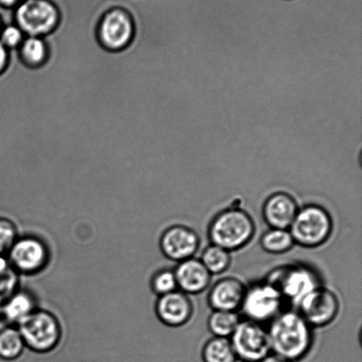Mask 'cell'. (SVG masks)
Returning <instances> with one entry per match:
<instances>
[{
	"label": "cell",
	"mask_w": 362,
	"mask_h": 362,
	"mask_svg": "<svg viewBox=\"0 0 362 362\" xmlns=\"http://www.w3.org/2000/svg\"><path fill=\"white\" fill-rule=\"evenodd\" d=\"M267 331L272 353L287 361L303 360L313 346V328L297 310L280 312Z\"/></svg>",
	"instance_id": "6da1fadb"
},
{
	"label": "cell",
	"mask_w": 362,
	"mask_h": 362,
	"mask_svg": "<svg viewBox=\"0 0 362 362\" xmlns=\"http://www.w3.org/2000/svg\"><path fill=\"white\" fill-rule=\"evenodd\" d=\"M257 225L247 211L239 208L223 209L209 222V242L230 253L243 249L253 240Z\"/></svg>",
	"instance_id": "7a4b0ae2"
},
{
	"label": "cell",
	"mask_w": 362,
	"mask_h": 362,
	"mask_svg": "<svg viewBox=\"0 0 362 362\" xmlns=\"http://www.w3.org/2000/svg\"><path fill=\"white\" fill-rule=\"evenodd\" d=\"M334 229L332 215L324 207L308 204L299 209L289 228L294 244L304 248L325 244Z\"/></svg>",
	"instance_id": "3957f363"
},
{
	"label": "cell",
	"mask_w": 362,
	"mask_h": 362,
	"mask_svg": "<svg viewBox=\"0 0 362 362\" xmlns=\"http://www.w3.org/2000/svg\"><path fill=\"white\" fill-rule=\"evenodd\" d=\"M25 344L32 352L47 353L59 346L62 328L52 312L35 310L17 325Z\"/></svg>",
	"instance_id": "277c9868"
},
{
	"label": "cell",
	"mask_w": 362,
	"mask_h": 362,
	"mask_svg": "<svg viewBox=\"0 0 362 362\" xmlns=\"http://www.w3.org/2000/svg\"><path fill=\"white\" fill-rule=\"evenodd\" d=\"M266 279L279 290L286 303L296 307L305 296L322 285L318 272L310 266L303 264L275 268Z\"/></svg>",
	"instance_id": "5b68a950"
},
{
	"label": "cell",
	"mask_w": 362,
	"mask_h": 362,
	"mask_svg": "<svg viewBox=\"0 0 362 362\" xmlns=\"http://www.w3.org/2000/svg\"><path fill=\"white\" fill-rule=\"evenodd\" d=\"M13 21L25 35L45 38L58 28L60 12L53 0H24L13 10Z\"/></svg>",
	"instance_id": "8992f818"
},
{
	"label": "cell",
	"mask_w": 362,
	"mask_h": 362,
	"mask_svg": "<svg viewBox=\"0 0 362 362\" xmlns=\"http://www.w3.org/2000/svg\"><path fill=\"white\" fill-rule=\"evenodd\" d=\"M285 303L279 290L265 279L247 287L240 311L247 320L262 324L272 321L283 311Z\"/></svg>",
	"instance_id": "52a82bcc"
},
{
	"label": "cell",
	"mask_w": 362,
	"mask_h": 362,
	"mask_svg": "<svg viewBox=\"0 0 362 362\" xmlns=\"http://www.w3.org/2000/svg\"><path fill=\"white\" fill-rule=\"evenodd\" d=\"M134 23L132 14L122 6H113L103 14L98 27V38L108 51L126 49L133 41Z\"/></svg>",
	"instance_id": "ba28073f"
},
{
	"label": "cell",
	"mask_w": 362,
	"mask_h": 362,
	"mask_svg": "<svg viewBox=\"0 0 362 362\" xmlns=\"http://www.w3.org/2000/svg\"><path fill=\"white\" fill-rule=\"evenodd\" d=\"M10 265L18 275H35L47 267L51 253L47 244L40 237H18L6 254Z\"/></svg>",
	"instance_id": "9c48e42d"
},
{
	"label": "cell",
	"mask_w": 362,
	"mask_h": 362,
	"mask_svg": "<svg viewBox=\"0 0 362 362\" xmlns=\"http://www.w3.org/2000/svg\"><path fill=\"white\" fill-rule=\"evenodd\" d=\"M238 361L259 362L272 353L267 329L244 319L230 338Z\"/></svg>",
	"instance_id": "30bf717a"
},
{
	"label": "cell",
	"mask_w": 362,
	"mask_h": 362,
	"mask_svg": "<svg viewBox=\"0 0 362 362\" xmlns=\"http://www.w3.org/2000/svg\"><path fill=\"white\" fill-rule=\"evenodd\" d=\"M297 308L312 328H324L336 320L340 303L334 292L321 285L305 296Z\"/></svg>",
	"instance_id": "8fae6325"
},
{
	"label": "cell",
	"mask_w": 362,
	"mask_h": 362,
	"mask_svg": "<svg viewBox=\"0 0 362 362\" xmlns=\"http://www.w3.org/2000/svg\"><path fill=\"white\" fill-rule=\"evenodd\" d=\"M159 246L165 257L179 264L194 257L200 248L201 239L190 227L176 225L163 232Z\"/></svg>",
	"instance_id": "7c38bea8"
},
{
	"label": "cell",
	"mask_w": 362,
	"mask_h": 362,
	"mask_svg": "<svg viewBox=\"0 0 362 362\" xmlns=\"http://www.w3.org/2000/svg\"><path fill=\"white\" fill-rule=\"evenodd\" d=\"M155 311L163 324L171 328H180L186 325L193 317L194 304L187 294L176 290L159 296Z\"/></svg>",
	"instance_id": "4fadbf2b"
},
{
	"label": "cell",
	"mask_w": 362,
	"mask_h": 362,
	"mask_svg": "<svg viewBox=\"0 0 362 362\" xmlns=\"http://www.w3.org/2000/svg\"><path fill=\"white\" fill-rule=\"evenodd\" d=\"M247 286L240 279L228 276L218 280L208 293V304L212 311L239 312Z\"/></svg>",
	"instance_id": "5bb4252c"
},
{
	"label": "cell",
	"mask_w": 362,
	"mask_h": 362,
	"mask_svg": "<svg viewBox=\"0 0 362 362\" xmlns=\"http://www.w3.org/2000/svg\"><path fill=\"white\" fill-rule=\"evenodd\" d=\"M296 198L279 191L271 195L262 205V217L269 228L289 230L299 211Z\"/></svg>",
	"instance_id": "9a60e30c"
},
{
	"label": "cell",
	"mask_w": 362,
	"mask_h": 362,
	"mask_svg": "<svg viewBox=\"0 0 362 362\" xmlns=\"http://www.w3.org/2000/svg\"><path fill=\"white\" fill-rule=\"evenodd\" d=\"M173 271L178 290L188 296L204 293L211 285L212 275L200 259L193 257L180 261Z\"/></svg>",
	"instance_id": "2e32d148"
},
{
	"label": "cell",
	"mask_w": 362,
	"mask_h": 362,
	"mask_svg": "<svg viewBox=\"0 0 362 362\" xmlns=\"http://www.w3.org/2000/svg\"><path fill=\"white\" fill-rule=\"evenodd\" d=\"M37 310V300L30 290L17 289L4 303L0 317L9 325L17 326Z\"/></svg>",
	"instance_id": "e0dca14e"
},
{
	"label": "cell",
	"mask_w": 362,
	"mask_h": 362,
	"mask_svg": "<svg viewBox=\"0 0 362 362\" xmlns=\"http://www.w3.org/2000/svg\"><path fill=\"white\" fill-rule=\"evenodd\" d=\"M17 52L21 62L30 69L44 65L48 59V47L44 38L26 35Z\"/></svg>",
	"instance_id": "ac0fdd59"
},
{
	"label": "cell",
	"mask_w": 362,
	"mask_h": 362,
	"mask_svg": "<svg viewBox=\"0 0 362 362\" xmlns=\"http://www.w3.org/2000/svg\"><path fill=\"white\" fill-rule=\"evenodd\" d=\"M202 357L204 362H237L230 339L213 336L205 343Z\"/></svg>",
	"instance_id": "d6986e66"
},
{
	"label": "cell",
	"mask_w": 362,
	"mask_h": 362,
	"mask_svg": "<svg viewBox=\"0 0 362 362\" xmlns=\"http://www.w3.org/2000/svg\"><path fill=\"white\" fill-rule=\"evenodd\" d=\"M240 321L238 312L214 310L209 315L207 325L213 336L229 339Z\"/></svg>",
	"instance_id": "ffe728a7"
},
{
	"label": "cell",
	"mask_w": 362,
	"mask_h": 362,
	"mask_svg": "<svg viewBox=\"0 0 362 362\" xmlns=\"http://www.w3.org/2000/svg\"><path fill=\"white\" fill-rule=\"evenodd\" d=\"M262 249L271 254H282L293 249L294 241L289 230L269 228L260 239Z\"/></svg>",
	"instance_id": "44dd1931"
},
{
	"label": "cell",
	"mask_w": 362,
	"mask_h": 362,
	"mask_svg": "<svg viewBox=\"0 0 362 362\" xmlns=\"http://www.w3.org/2000/svg\"><path fill=\"white\" fill-rule=\"evenodd\" d=\"M25 344L17 326L9 325L0 331V358L5 361L18 359L23 354Z\"/></svg>",
	"instance_id": "7402d4cb"
},
{
	"label": "cell",
	"mask_w": 362,
	"mask_h": 362,
	"mask_svg": "<svg viewBox=\"0 0 362 362\" xmlns=\"http://www.w3.org/2000/svg\"><path fill=\"white\" fill-rule=\"evenodd\" d=\"M200 260L212 276L223 274L232 264L230 251L212 244L202 251Z\"/></svg>",
	"instance_id": "603a6c76"
},
{
	"label": "cell",
	"mask_w": 362,
	"mask_h": 362,
	"mask_svg": "<svg viewBox=\"0 0 362 362\" xmlns=\"http://www.w3.org/2000/svg\"><path fill=\"white\" fill-rule=\"evenodd\" d=\"M152 292L163 296L178 290L175 273L173 269L164 268L156 272L151 281Z\"/></svg>",
	"instance_id": "cb8c5ba5"
},
{
	"label": "cell",
	"mask_w": 362,
	"mask_h": 362,
	"mask_svg": "<svg viewBox=\"0 0 362 362\" xmlns=\"http://www.w3.org/2000/svg\"><path fill=\"white\" fill-rule=\"evenodd\" d=\"M18 281V274L12 267L0 269V310L6 300L19 289Z\"/></svg>",
	"instance_id": "d4e9b609"
},
{
	"label": "cell",
	"mask_w": 362,
	"mask_h": 362,
	"mask_svg": "<svg viewBox=\"0 0 362 362\" xmlns=\"http://www.w3.org/2000/svg\"><path fill=\"white\" fill-rule=\"evenodd\" d=\"M25 34L16 23L4 25L0 30V43L8 50H17L23 42Z\"/></svg>",
	"instance_id": "484cf974"
},
{
	"label": "cell",
	"mask_w": 362,
	"mask_h": 362,
	"mask_svg": "<svg viewBox=\"0 0 362 362\" xmlns=\"http://www.w3.org/2000/svg\"><path fill=\"white\" fill-rule=\"evenodd\" d=\"M17 239L16 225L10 219L0 218V255H6Z\"/></svg>",
	"instance_id": "4316f807"
},
{
	"label": "cell",
	"mask_w": 362,
	"mask_h": 362,
	"mask_svg": "<svg viewBox=\"0 0 362 362\" xmlns=\"http://www.w3.org/2000/svg\"><path fill=\"white\" fill-rule=\"evenodd\" d=\"M9 60V51L0 43V74L5 71Z\"/></svg>",
	"instance_id": "83f0119b"
},
{
	"label": "cell",
	"mask_w": 362,
	"mask_h": 362,
	"mask_svg": "<svg viewBox=\"0 0 362 362\" xmlns=\"http://www.w3.org/2000/svg\"><path fill=\"white\" fill-rule=\"evenodd\" d=\"M24 0H0V9L13 11Z\"/></svg>",
	"instance_id": "f1b7e54d"
},
{
	"label": "cell",
	"mask_w": 362,
	"mask_h": 362,
	"mask_svg": "<svg viewBox=\"0 0 362 362\" xmlns=\"http://www.w3.org/2000/svg\"><path fill=\"white\" fill-rule=\"evenodd\" d=\"M259 362H289L286 360H284L283 358L276 356L274 353L269 354L268 356H266L261 361Z\"/></svg>",
	"instance_id": "f546056e"
},
{
	"label": "cell",
	"mask_w": 362,
	"mask_h": 362,
	"mask_svg": "<svg viewBox=\"0 0 362 362\" xmlns=\"http://www.w3.org/2000/svg\"><path fill=\"white\" fill-rule=\"evenodd\" d=\"M4 26V23H3V21H2V17L1 16H0V30H1V28H3Z\"/></svg>",
	"instance_id": "4dcf8cb0"
}]
</instances>
